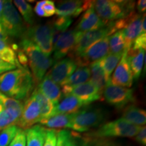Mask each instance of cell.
<instances>
[{
	"label": "cell",
	"mask_w": 146,
	"mask_h": 146,
	"mask_svg": "<svg viewBox=\"0 0 146 146\" xmlns=\"http://www.w3.org/2000/svg\"><path fill=\"white\" fill-rule=\"evenodd\" d=\"M3 109H4V108H3V106H2V105H1V104H0V112H1V111H2V110H3Z\"/></svg>",
	"instance_id": "cell-50"
},
{
	"label": "cell",
	"mask_w": 146,
	"mask_h": 146,
	"mask_svg": "<svg viewBox=\"0 0 146 146\" xmlns=\"http://www.w3.org/2000/svg\"><path fill=\"white\" fill-rule=\"evenodd\" d=\"M40 120L39 105L35 98L31 95L23 103V112L16 123V126L25 131L39 123Z\"/></svg>",
	"instance_id": "cell-11"
},
{
	"label": "cell",
	"mask_w": 146,
	"mask_h": 146,
	"mask_svg": "<svg viewBox=\"0 0 146 146\" xmlns=\"http://www.w3.org/2000/svg\"><path fill=\"white\" fill-rule=\"evenodd\" d=\"M145 59V50L140 49L138 50H129L127 52V60L130 67L133 78L137 80L141 75L143 62Z\"/></svg>",
	"instance_id": "cell-22"
},
{
	"label": "cell",
	"mask_w": 146,
	"mask_h": 146,
	"mask_svg": "<svg viewBox=\"0 0 146 146\" xmlns=\"http://www.w3.org/2000/svg\"><path fill=\"white\" fill-rule=\"evenodd\" d=\"M105 114L100 108H84L72 115L70 129L77 132L88 131L91 128L101 125Z\"/></svg>",
	"instance_id": "cell-6"
},
{
	"label": "cell",
	"mask_w": 146,
	"mask_h": 146,
	"mask_svg": "<svg viewBox=\"0 0 146 146\" xmlns=\"http://www.w3.org/2000/svg\"><path fill=\"white\" fill-rule=\"evenodd\" d=\"M109 36L97 41L83 54L73 58L78 67L89 66L92 63L100 61L109 54Z\"/></svg>",
	"instance_id": "cell-9"
},
{
	"label": "cell",
	"mask_w": 146,
	"mask_h": 146,
	"mask_svg": "<svg viewBox=\"0 0 146 146\" xmlns=\"http://www.w3.org/2000/svg\"><path fill=\"white\" fill-rule=\"evenodd\" d=\"M133 81L132 74L127 60V53L123 52L121 59L110 78V83L128 88L132 86Z\"/></svg>",
	"instance_id": "cell-14"
},
{
	"label": "cell",
	"mask_w": 146,
	"mask_h": 146,
	"mask_svg": "<svg viewBox=\"0 0 146 146\" xmlns=\"http://www.w3.org/2000/svg\"><path fill=\"white\" fill-rule=\"evenodd\" d=\"M0 23L9 36L23 37L27 28L12 1H3Z\"/></svg>",
	"instance_id": "cell-5"
},
{
	"label": "cell",
	"mask_w": 146,
	"mask_h": 146,
	"mask_svg": "<svg viewBox=\"0 0 146 146\" xmlns=\"http://www.w3.org/2000/svg\"><path fill=\"white\" fill-rule=\"evenodd\" d=\"M3 5V1H1V0H0V19H1V14H2Z\"/></svg>",
	"instance_id": "cell-49"
},
{
	"label": "cell",
	"mask_w": 146,
	"mask_h": 146,
	"mask_svg": "<svg viewBox=\"0 0 146 146\" xmlns=\"http://www.w3.org/2000/svg\"><path fill=\"white\" fill-rule=\"evenodd\" d=\"M137 8L141 13H145L146 10V1L145 0H139L137 3Z\"/></svg>",
	"instance_id": "cell-47"
},
{
	"label": "cell",
	"mask_w": 146,
	"mask_h": 146,
	"mask_svg": "<svg viewBox=\"0 0 146 146\" xmlns=\"http://www.w3.org/2000/svg\"><path fill=\"white\" fill-rule=\"evenodd\" d=\"M81 33L76 29H70L60 36L53 48L54 61L63 59L67 55L70 56L72 54Z\"/></svg>",
	"instance_id": "cell-12"
},
{
	"label": "cell",
	"mask_w": 146,
	"mask_h": 146,
	"mask_svg": "<svg viewBox=\"0 0 146 146\" xmlns=\"http://www.w3.org/2000/svg\"><path fill=\"white\" fill-rule=\"evenodd\" d=\"M125 49V43L121 31H117L109 36V50L111 54H123Z\"/></svg>",
	"instance_id": "cell-32"
},
{
	"label": "cell",
	"mask_w": 146,
	"mask_h": 146,
	"mask_svg": "<svg viewBox=\"0 0 146 146\" xmlns=\"http://www.w3.org/2000/svg\"><path fill=\"white\" fill-rule=\"evenodd\" d=\"M70 95L75 96L81 101L84 106L102 99V95L90 81L74 87Z\"/></svg>",
	"instance_id": "cell-18"
},
{
	"label": "cell",
	"mask_w": 146,
	"mask_h": 146,
	"mask_svg": "<svg viewBox=\"0 0 146 146\" xmlns=\"http://www.w3.org/2000/svg\"><path fill=\"white\" fill-rule=\"evenodd\" d=\"M45 1V0L38 1L34 8V11L36 13V15L41 16V17H44V12H43V8H42V7H43V5L44 4Z\"/></svg>",
	"instance_id": "cell-46"
},
{
	"label": "cell",
	"mask_w": 146,
	"mask_h": 146,
	"mask_svg": "<svg viewBox=\"0 0 146 146\" xmlns=\"http://www.w3.org/2000/svg\"><path fill=\"white\" fill-rule=\"evenodd\" d=\"M76 67L77 65L72 58H63L54 64L46 76L57 85H60L75 71Z\"/></svg>",
	"instance_id": "cell-13"
},
{
	"label": "cell",
	"mask_w": 146,
	"mask_h": 146,
	"mask_svg": "<svg viewBox=\"0 0 146 146\" xmlns=\"http://www.w3.org/2000/svg\"><path fill=\"white\" fill-rule=\"evenodd\" d=\"M58 133V130L56 129H46V135L43 146H56Z\"/></svg>",
	"instance_id": "cell-36"
},
{
	"label": "cell",
	"mask_w": 146,
	"mask_h": 146,
	"mask_svg": "<svg viewBox=\"0 0 146 146\" xmlns=\"http://www.w3.org/2000/svg\"><path fill=\"white\" fill-rule=\"evenodd\" d=\"M42 8L44 12V17H50L56 12V7L54 1L50 0H45Z\"/></svg>",
	"instance_id": "cell-39"
},
{
	"label": "cell",
	"mask_w": 146,
	"mask_h": 146,
	"mask_svg": "<svg viewBox=\"0 0 146 146\" xmlns=\"http://www.w3.org/2000/svg\"><path fill=\"white\" fill-rule=\"evenodd\" d=\"M23 37L32 41L47 56L52 54L54 45L51 24L33 25L27 29Z\"/></svg>",
	"instance_id": "cell-7"
},
{
	"label": "cell",
	"mask_w": 146,
	"mask_h": 146,
	"mask_svg": "<svg viewBox=\"0 0 146 146\" xmlns=\"http://www.w3.org/2000/svg\"><path fill=\"white\" fill-rule=\"evenodd\" d=\"M93 6L98 16L108 25L112 22L123 18L134 11L135 2L129 1H93Z\"/></svg>",
	"instance_id": "cell-3"
},
{
	"label": "cell",
	"mask_w": 146,
	"mask_h": 146,
	"mask_svg": "<svg viewBox=\"0 0 146 146\" xmlns=\"http://www.w3.org/2000/svg\"><path fill=\"white\" fill-rule=\"evenodd\" d=\"M0 39L4 40V41H8L9 39V36L6 34V33H5L4 29H3L2 25H1V23H0Z\"/></svg>",
	"instance_id": "cell-48"
},
{
	"label": "cell",
	"mask_w": 146,
	"mask_h": 146,
	"mask_svg": "<svg viewBox=\"0 0 146 146\" xmlns=\"http://www.w3.org/2000/svg\"><path fill=\"white\" fill-rule=\"evenodd\" d=\"M0 104L3 106V108L7 110H13L23 112V102L10 98L2 94L0 91Z\"/></svg>",
	"instance_id": "cell-34"
},
{
	"label": "cell",
	"mask_w": 146,
	"mask_h": 146,
	"mask_svg": "<svg viewBox=\"0 0 146 146\" xmlns=\"http://www.w3.org/2000/svg\"><path fill=\"white\" fill-rule=\"evenodd\" d=\"M26 133L25 130L18 129L16 136L8 146H26Z\"/></svg>",
	"instance_id": "cell-37"
},
{
	"label": "cell",
	"mask_w": 146,
	"mask_h": 146,
	"mask_svg": "<svg viewBox=\"0 0 146 146\" xmlns=\"http://www.w3.org/2000/svg\"><path fill=\"white\" fill-rule=\"evenodd\" d=\"M142 21L143 15L137 14L133 11L131 14L127 25L123 30L120 31L123 33L125 43L124 52H128L132 46L135 39L142 33Z\"/></svg>",
	"instance_id": "cell-15"
},
{
	"label": "cell",
	"mask_w": 146,
	"mask_h": 146,
	"mask_svg": "<svg viewBox=\"0 0 146 146\" xmlns=\"http://www.w3.org/2000/svg\"><path fill=\"white\" fill-rule=\"evenodd\" d=\"M78 135L77 133H70L68 139H67L66 146H81L78 141Z\"/></svg>",
	"instance_id": "cell-42"
},
{
	"label": "cell",
	"mask_w": 146,
	"mask_h": 146,
	"mask_svg": "<svg viewBox=\"0 0 146 146\" xmlns=\"http://www.w3.org/2000/svg\"><path fill=\"white\" fill-rule=\"evenodd\" d=\"M26 146H43L46 135V128L41 125H34L25 130Z\"/></svg>",
	"instance_id": "cell-24"
},
{
	"label": "cell",
	"mask_w": 146,
	"mask_h": 146,
	"mask_svg": "<svg viewBox=\"0 0 146 146\" xmlns=\"http://www.w3.org/2000/svg\"><path fill=\"white\" fill-rule=\"evenodd\" d=\"M135 139L139 143L141 144L142 145L145 146L146 145V127L145 126H142L139 131L137 134L136 135Z\"/></svg>",
	"instance_id": "cell-41"
},
{
	"label": "cell",
	"mask_w": 146,
	"mask_h": 146,
	"mask_svg": "<svg viewBox=\"0 0 146 146\" xmlns=\"http://www.w3.org/2000/svg\"><path fill=\"white\" fill-rule=\"evenodd\" d=\"M16 68H17V67L15 66L5 62L0 58V75L3 74V73L8 72V71L13 70Z\"/></svg>",
	"instance_id": "cell-44"
},
{
	"label": "cell",
	"mask_w": 146,
	"mask_h": 146,
	"mask_svg": "<svg viewBox=\"0 0 146 146\" xmlns=\"http://www.w3.org/2000/svg\"><path fill=\"white\" fill-rule=\"evenodd\" d=\"M92 5L93 1L70 0L61 1L56 7V14L59 17H77Z\"/></svg>",
	"instance_id": "cell-16"
},
{
	"label": "cell",
	"mask_w": 146,
	"mask_h": 146,
	"mask_svg": "<svg viewBox=\"0 0 146 146\" xmlns=\"http://www.w3.org/2000/svg\"><path fill=\"white\" fill-rule=\"evenodd\" d=\"M20 47L28 58V65L31 70L35 85H38L54 64V60L50 56L45 54L35 43L27 38L23 37Z\"/></svg>",
	"instance_id": "cell-2"
},
{
	"label": "cell",
	"mask_w": 146,
	"mask_h": 146,
	"mask_svg": "<svg viewBox=\"0 0 146 146\" xmlns=\"http://www.w3.org/2000/svg\"><path fill=\"white\" fill-rule=\"evenodd\" d=\"M18 128L16 125H11L0 131V146H8L16 136Z\"/></svg>",
	"instance_id": "cell-35"
},
{
	"label": "cell",
	"mask_w": 146,
	"mask_h": 146,
	"mask_svg": "<svg viewBox=\"0 0 146 146\" xmlns=\"http://www.w3.org/2000/svg\"><path fill=\"white\" fill-rule=\"evenodd\" d=\"M31 95L35 98L39 105L41 119L47 118L52 116L53 110L55 107L54 104L50 100L47 99L45 96H43L37 89V87L34 89Z\"/></svg>",
	"instance_id": "cell-28"
},
{
	"label": "cell",
	"mask_w": 146,
	"mask_h": 146,
	"mask_svg": "<svg viewBox=\"0 0 146 146\" xmlns=\"http://www.w3.org/2000/svg\"><path fill=\"white\" fill-rule=\"evenodd\" d=\"M22 112L13 110L3 109L0 112V131L11 125H16Z\"/></svg>",
	"instance_id": "cell-31"
},
{
	"label": "cell",
	"mask_w": 146,
	"mask_h": 146,
	"mask_svg": "<svg viewBox=\"0 0 146 146\" xmlns=\"http://www.w3.org/2000/svg\"><path fill=\"white\" fill-rule=\"evenodd\" d=\"M37 89L43 96L49 99L56 106L62 98L60 86L45 75L37 85Z\"/></svg>",
	"instance_id": "cell-20"
},
{
	"label": "cell",
	"mask_w": 146,
	"mask_h": 146,
	"mask_svg": "<svg viewBox=\"0 0 146 146\" xmlns=\"http://www.w3.org/2000/svg\"><path fill=\"white\" fill-rule=\"evenodd\" d=\"M143 49L145 50L146 49V33H141L135 39L133 43L132 46L129 50H138Z\"/></svg>",
	"instance_id": "cell-38"
},
{
	"label": "cell",
	"mask_w": 146,
	"mask_h": 146,
	"mask_svg": "<svg viewBox=\"0 0 146 146\" xmlns=\"http://www.w3.org/2000/svg\"><path fill=\"white\" fill-rule=\"evenodd\" d=\"M90 68L89 66L78 67L74 72L61 84L63 96L70 94L72 89L87 83L90 79Z\"/></svg>",
	"instance_id": "cell-17"
},
{
	"label": "cell",
	"mask_w": 146,
	"mask_h": 146,
	"mask_svg": "<svg viewBox=\"0 0 146 146\" xmlns=\"http://www.w3.org/2000/svg\"><path fill=\"white\" fill-rule=\"evenodd\" d=\"M34 89L33 78L28 68L21 66L0 75V91L12 99L26 100Z\"/></svg>",
	"instance_id": "cell-1"
},
{
	"label": "cell",
	"mask_w": 146,
	"mask_h": 146,
	"mask_svg": "<svg viewBox=\"0 0 146 146\" xmlns=\"http://www.w3.org/2000/svg\"><path fill=\"white\" fill-rule=\"evenodd\" d=\"M14 4L18 8L24 21L28 25H33L34 23V13L31 5L23 0H15Z\"/></svg>",
	"instance_id": "cell-33"
},
{
	"label": "cell",
	"mask_w": 146,
	"mask_h": 146,
	"mask_svg": "<svg viewBox=\"0 0 146 146\" xmlns=\"http://www.w3.org/2000/svg\"><path fill=\"white\" fill-rule=\"evenodd\" d=\"M72 23V18L70 17H58L53 21L52 25V40L53 45H55L58 41L60 36L70 27Z\"/></svg>",
	"instance_id": "cell-29"
},
{
	"label": "cell",
	"mask_w": 146,
	"mask_h": 146,
	"mask_svg": "<svg viewBox=\"0 0 146 146\" xmlns=\"http://www.w3.org/2000/svg\"><path fill=\"white\" fill-rule=\"evenodd\" d=\"M70 132L66 130H58V139L56 146H66L67 139H68Z\"/></svg>",
	"instance_id": "cell-40"
},
{
	"label": "cell",
	"mask_w": 146,
	"mask_h": 146,
	"mask_svg": "<svg viewBox=\"0 0 146 146\" xmlns=\"http://www.w3.org/2000/svg\"><path fill=\"white\" fill-rule=\"evenodd\" d=\"M141 127L120 118L104 124L98 130L90 134H87V136L88 138L94 139L108 137H134Z\"/></svg>",
	"instance_id": "cell-4"
},
{
	"label": "cell",
	"mask_w": 146,
	"mask_h": 146,
	"mask_svg": "<svg viewBox=\"0 0 146 146\" xmlns=\"http://www.w3.org/2000/svg\"><path fill=\"white\" fill-rule=\"evenodd\" d=\"M107 25L102 21L95 11L93 5L84 14L78 23L76 30L80 32H86L103 28Z\"/></svg>",
	"instance_id": "cell-19"
},
{
	"label": "cell",
	"mask_w": 146,
	"mask_h": 146,
	"mask_svg": "<svg viewBox=\"0 0 146 146\" xmlns=\"http://www.w3.org/2000/svg\"><path fill=\"white\" fill-rule=\"evenodd\" d=\"M0 58L5 62L20 68L21 66L18 62L16 52L8 44V41L0 39Z\"/></svg>",
	"instance_id": "cell-30"
},
{
	"label": "cell",
	"mask_w": 146,
	"mask_h": 146,
	"mask_svg": "<svg viewBox=\"0 0 146 146\" xmlns=\"http://www.w3.org/2000/svg\"><path fill=\"white\" fill-rule=\"evenodd\" d=\"M122 118L133 125L142 127L146 123V112L136 106L129 105L124 110Z\"/></svg>",
	"instance_id": "cell-23"
},
{
	"label": "cell",
	"mask_w": 146,
	"mask_h": 146,
	"mask_svg": "<svg viewBox=\"0 0 146 146\" xmlns=\"http://www.w3.org/2000/svg\"><path fill=\"white\" fill-rule=\"evenodd\" d=\"M17 59L18 62H19L20 65L21 66L25 67V68H28V58H27L26 54L23 52V51L21 50V49H18L17 51Z\"/></svg>",
	"instance_id": "cell-43"
},
{
	"label": "cell",
	"mask_w": 146,
	"mask_h": 146,
	"mask_svg": "<svg viewBox=\"0 0 146 146\" xmlns=\"http://www.w3.org/2000/svg\"><path fill=\"white\" fill-rule=\"evenodd\" d=\"M110 27L109 24L107 26L97 30L81 32L76 41L74 50L69 56L70 58L73 59L75 57H77L83 54L94 43L104 39L106 36H110Z\"/></svg>",
	"instance_id": "cell-10"
},
{
	"label": "cell",
	"mask_w": 146,
	"mask_h": 146,
	"mask_svg": "<svg viewBox=\"0 0 146 146\" xmlns=\"http://www.w3.org/2000/svg\"><path fill=\"white\" fill-rule=\"evenodd\" d=\"M83 106V103L72 95L65 96L62 102L54 107L52 116L58 114H74Z\"/></svg>",
	"instance_id": "cell-21"
},
{
	"label": "cell",
	"mask_w": 146,
	"mask_h": 146,
	"mask_svg": "<svg viewBox=\"0 0 146 146\" xmlns=\"http://www.w3.org/2000/svg\"><path fill=\"white\" fill-rule=\"evenodd\" d=\"M90 68V81L98 89L99 92L102 95L103 91L106 86L107 82L106 81L104 73L102 70L99 61L92 63L89 65Z\"/></svg>",
	"instance_id": "cell-27"
},
{
	"label": "cell",
	"mask_w": 146,
	"mask_h": 146,
	"mask_svg": "<svg viewBox=\"0 0 146 146\" xmlns=\"http://www.w3.org/2000/svg\"><path fill=\"white\" fill-rule=\"evenodd\" d=\"M72 115L73 114L55 115L50 118L41 119L39 123L43 126L52 129L70 128Z\"/></svg>",
	"instance_id": "cell-25"
},
{
	"label": "cell",
	"mask_w": 146,
	"mask_h": 146,
	"mask_svg": "<svg viewBox=\"0 0 146 146\" xmlns=\"http://www.w3.org/2000/svg\"><path fill=\"white\" fill-rule=\"evenodd\" d=\"M81 146H112L110 144L102 143L100 142L95 143V141L93 139L89 138H85V139H83V142L81 144Z\"/></svg>",
	"instance_id": "cell-45"
},
{
	"label": "cell",
	"mask_w": 146,
	"mask_h": 146,
	"mask_svg": "<svg viewBox=\"0 0 146 146\" xmlns=\"http://www.w3.org/2000/svg\"><path fill=\"white\" fill-rule=\"evenodd\" d=\"M102 95L109 104L117 109L123 108L135 101L132 89L116 86L111 83L106 86Z\"/></svg>",
	"instance_id": "cell-8"
},
{
	"label": "cell",
	"mask_w": 146,
	"mask_h": 146,
	"mask_svg": "<svg viewBox=\"0 0 146 146\" xmlns=\"http://www.w3.org/2000/svg\"><path fill=\"white\" fill-rule=\"evenodd\" d=\"M123 54H114L109 53L106 56H105L104 58H102V60H100L99 61L100 64L104 71V73L107 85L110 83L111 75H112L113 73V71L114 70V69L117 66L118 62H119L120 59H121Z\"/></svg>",
	"instance_id": "cell-26"
}]
</instances>
